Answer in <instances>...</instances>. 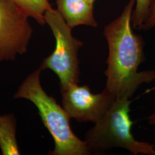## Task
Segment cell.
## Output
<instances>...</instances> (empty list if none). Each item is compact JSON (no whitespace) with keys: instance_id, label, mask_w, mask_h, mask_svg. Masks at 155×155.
<instances>
[{"instance_id":"obj_1","label":"cell","mask_w":155,"mask_h":155,"mask_svg":"<svg viewBox=\"0 0 155 155\" xmlns=\"http://www.w3.org/2000/svg\"><path fill=\"white\" fill-rule=\"evenodd\" d=\"M129 0L120 16L107 25L104 35L108 43L109 56L105 89L116 100L129 99L139 87L155 80V71H138L145 59L143 38L131 27L133 6Z\"/></svg>"},{"instance_id":"obj_2","label":"cell","mask_w":155,"mask_h":155,"mask_svg":"<svg viewBox=\"0 0 155 155\" xmlns=\"http://www.w3.org/2000/svg\"><path fill=\"white\" fill-rule=\"evenodd\" d=\"M41 71L39 68L31 73L19 86L14 98L29 100L38 109L42 122L54 141V149L50 155H90L85 141L72 132L71 117L66 111L43 89L40 80Z\"/></svg>"},{"instance_id":"obj_3","label":"cell","mask_w":155,"mask_h":155,"mask_svg":"<svg viewBox=\"0 0 155 155\" xmlns=\"http://www.w3.org/2000/svg\"><path fill=\"white\" fill-rule=\"evenodd\" d=\"M131 102L115 100L104 116L86 132L84 141L90 151L121 148L133 155H155V145L136 140L131 132L134 124L129 114Z\"/></svg>"},{"instance_id":"obj_4","label":"cell","mask_w":155,"mask_h":155,"mask_svg":"<svg viewBox=\"0 0 155 155\" xmlns=\"http://www.w3.org/2000/svg\"><path fill=\"white\" fill-rule=\"evenodd\" d=\"M45 20L55 39V48L44 59L40 67L42 71L50 69L60 81V86L64 87L79 83V50L83 43L72 35L71 28L58 9L51 8L45 12Z\"/></svg>"},{"instance_id":"obj_5","label":"cell","mask_w":155,"mask_h":155,"mask_svg":"<svg viewBox=\"0 0 155 155\" xmlns=\"http://www.w3.org/2000/svg\"><path fill=\"white\" fill-rule=\"evenodd\" d=\"M29 17L9 0H0V62L27 52L33 34Z\"/></svg>"},{"instance_id":"obj_6","label":"cell","mask_w":155,"mask_h":155,"mask_svg":"<svg viewBox=\"0 0 155 155\" xmlns=\"http://www.w3.org/2000/svg\"><path fill=\"white\" fill-rule=\"evenodd\" d=\"M62 105L71 118L78 122L96 123L101 119L116 100L107 89L94 94L89 86L71 84L61 87Z\"/></svg>"},{"instance_id":"obj_7","label":"cell","mask_w":155,"mask_h":155,"mask_svg":"<svg viewBox=\"0 0 155 155\" xmlns=\"http://www.w3.org/2000/svg\"><path fill=\"white\" fill-rule=\"evenodd\" d=\"M58 10L71 27L87 25L97 27L93 3L87 0H55Z\"/></svg>"},{"instance_id":"obj_8","label":"cell","mask_w":155,"mask_h":155,"mask_svg":"<svg viewBox=\"0 0 155 155\" xmlns=\"http://www.w3.org/2000/svg\"><path fill=\"white\" fill-rule=\"evenodd\" d=\"M0 149L2 155H19L16 137V119L12 114L0 116Z\"/></svg>"},{"instance_id":"obj_9","label":"cell","mask_w":155,"mask_h":155,"mask_svg":"<svg viewBox=\"0 0 155 155\" xmlns=\"http://www.w3.org/2000/svg\"><path fill=\"white\" fill-rule=\"evenodd\" d=\"M33 18L41 25H44L45 12L52 8L49 0H9Z\"/></svg>"},{"instance_id":"obj_10","label":"cell","mask_w":155,"mask_h":155,"mask_svg":"<svg viewBox=\"0 0 155 155\" xmlns=\"http://www.w3.org/2000/svg\"><path fill=\"white\" fill-rule=\"evenodd\" d=\"M136 5L132 15L131 21L133 28L142 29V27L147 20L149 13L152 0H136Z\"/></svg>"},{"instance_id":"obj_11","label":"cell","mask_w":155,"mask_h":155,"mask_svg":"<svg viewBox=\"0 0 155 155\" xmlns=\"http://www.w3.org/2000/svg\"><path fill=\"white\" fill-rule=\"evenodd\" d=\"M154 27H155V0L152 2L149 15L142 27V29L148 30Z\"/></svg>"},{"instance_id":"obj_12","label":"cell","mask_w":155,"mask_h":155,"mask_svg":"<svg viewBox=\"0 0 155 155\" xmlns=\"http://www.w3.org/2000/svg\"><path fill=\"white\" fill-rule=\"evenodd\" d=\"M148 121L150 125H155V112L148 117Z\"/></svg>"},{"instance_id":"obj_13","label":"cell","mask_w":155,"mask_h":155,"mask_svg":"<svg viewBox=\"0 0 155 155\" xmlns=\"http://www.w3.org/2000/svg\"><path fill=\"white\" fill-rule=\"evenodd\" d=\"M87 1H89V2H92V3H93V4H94V2L95 0H87Z\"/></svg>"}]
</instances>
